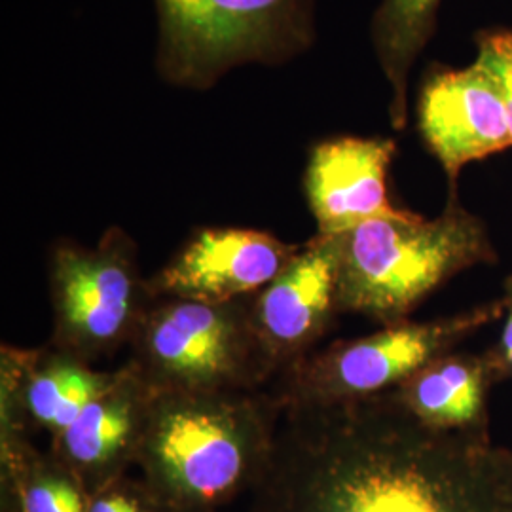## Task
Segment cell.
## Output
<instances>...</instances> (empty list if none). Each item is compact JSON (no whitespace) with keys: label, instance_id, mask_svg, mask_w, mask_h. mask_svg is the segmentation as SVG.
Instances as JSON below:
<instances>
[{"label":"cell","instance_id":"cell-1","mask_svg":"<svg viewBox=\"0 0 512 512\" xmlns=\"http://www.w3.org/2000/svg\"><path fill=\"white\" fill-rule=\"evenodd\" d=\"M497 450L425 427L389 393L291 404L249 512H501Z\"/></svg>","mask_w":512,"mask_h":512},{"label":"cell","instance_id":"cell-2","mask_svg":"<svg viewBox=\"0 0 512 512\" xmlns=\"http://www.w3.org/2000/svg\"><path fill=\"white\" fill-rule=\"evenodd\" d=\"M283 404L272 391H154L137 469L169 512H220L264 473Z\"/></svg>","mask_w":512,"mask_h":512},{"label":"cell","instance_id":"cell-3","mask_svg":"<svg viewBox=\"0 0 512 512\" xmlns=\"http://www.w3.org/2000/svg\"><path fill=\"white\" fill-rule=\"evenodd\" d=\"M334 239L338 310L382 327L408 321L421 302L461 272L497 262L484 220L467 211L458 194H450L435 219L403 209Z\"/></svg>","mask_w":512,"mask_h":512},{"label":"cell","instance_id":"cell-4","mask_svg":"<svg viewBox=\"0 0 512 512\" xmlns=\"http://www.w3.org/2000/svg\"><path fill=\"white\" fill-rule=\"evenodd\" d=\"M129 349V363L154 391H258L277 378L253 325L251 298H154Z\"/></svg>","mask_w":512,"mask_h":512},{"label":"cell","instance_id":"cell-5","mask_svg":"<svg viewBox=\"0 0 512 512\" xmlns=\"http://www.w3.org/2000/svg\"><path fill=\"white\" fill-rule=\"evenodd\" d=\"M505 296L456 315L403 321L353 340L336 342L275 378L283 406L361 401L393 391L420 368L454 351L478 330L501 321Z\"/></svg>","mask_w":512,"mask_h":512},{"label":"cell","instance_id":"cell-6","mask_svg":"<svg viewBox=\"0 0 512 512\" xmlns=\"http://www.w3.org/2000/svg\"><path fill=\"white\" fill-rule=\"evenodd\" d=\"M55 348L95 363L131 346L154 296L122 228H110L93 247L57 243L48 264Z\"/></svg>","mask_w":512,"mask_h":512},{"label":"cell","instance_id":"cell-7","mask_svg":"<svg viewBox=\"0 0 512 512\" xmlns=\"http://www.w3.org/2000/svg\"><path fill=\"white\" fill-rule=\"evenodd\" d=\"M160 67L179 84L205 86L232 67L304 44L308 0H156Z\"/></svg>","mask_w":512,"mask_h":512},{"label":"cell","instance_id":"cell-8","mask_svg":"<svg viewBox=\"0 0 512 512\" xmlns=\"http://www.w3.org/2000/svg\"><path fill=\"white\" fill-rule=\"evenodd\" d=\"M300 245L253 228H202L148 277L154 298L236 302L260 293Z\"/></svg>","mask_w":512,"mask_h":512},{"label":"cell","instance_id":"cell-9","mask_svg":"<svg viewBox=\"0 0 512 512\" xmlns=\"http://www.w3.org/2000/svg\"><path fill=\"white\" fill-rule=\"evenodd\" d=\"M418 129L444 169L452 194L465 165L512 147L503 93L476 61L465 69L429 73L418 99Z\"/></svg>","mask_w":512,"mask_h":512},{"label":"cell","instance_id":"cell-10","mask_svg":"<svg viewBox=\"0 0 512 512\" xmlns=\"http://www.w3.org/2000/svg\"><path fill=\"white\" fill-rule=\"evenodd\" d=\"M120 368L99 370L52 344L0 348V431L46 433L69 429L118 380Z\"/></svg>","mask_w":512,"mask_h":512},{"label":"cell","instance_id":"cell-11","mask_svg":"<svg viewBox=\"0 0 512 512\" xmlns=\"http://www.w3.org/2000/svg\"><path fill=\"white\" fill-rule=\"evenodd\" d=\"M336 313L338 247L329 236L300 245L291 264L251 296L253 325L277 376L311 355Z\"/></svg>","mask_w":512,"mask_h":512},{"label":"cell","instance_id":"cell-12","mask_svg":"<svg viewBox=\"0 0 512 512\" xmlns=\"http://www.w3.org/2000/svg\"><path fill=\"white\" fill-rule=\"evenodd\" d=\"M397 145L385 137H336L315 145L304 192L319 236L336 238L366 220L391 217L387 173Z\"/></svg>","mask_w":512,"mask_h":512},{"label":"cell","instance_id":"cell-13","mask_svg":"<svg viewBox=\"0 0 512 512\" xmlns=\"http://www.w3.org/2000/svg\"><path fill=\"white\" fill-rule=\"evenodd\" d=\"M152 397L154 389L128 361L120 366L114 385L50 440V452L73 471L88 494L129 475L137 465Z\"/></svg>","mask_w":512,"mask_h":512},{"label":"cell","instance_id":"cell-14","mask_svg":"<svg viewBox=\"0 0 512 512\" xmlns=\"http://www.w3.org/2000/svg\"><path fill=\"white\" fill-rule=\"evenodd\" d=\"M495 384L499 378L486 351H450L420 368L389 395L433 431L490 439L488 399Z\"/></svg>","mask_w":512,"mask_h":512},{"label":"cell","instance_id":"cell-15","mask_svg":"<svg viewBox=\"0 0 512 512\" xmlns=\"http://www.w3.org/2000/svg\"><path fill=\"white\" fill-rule=\"evenodd\" d=\"M2 512H88L90 494L54 454L29 435L0 431Z\"/></svg>","mask_w":512,"mask_h":512},{"label":"cell","instance_id":"cell-16","mask_svg":"<svg viewBox=\"0 0 512 512\" xmlns=\"http://www.w3.org/2000/svg\"><path fill=\"white\" fill-rule=\"evenodd\" d=\"M440 2L382 0L372 21L374 50L391 90L389 116L397 129L406 126L408 76L435 31Z\"/></svg>","mask_w":512,"mask_h":512},{"label":"cell","instance_id":"cell-17","mask_svg":"<svg viewBox=\"0 0 512 512\" xmlns=\"http://www.w3.org/2000/svg\"><path fill=\"white\" fill-rule=\"evenodd\" d=\"M88 512H169L141 476L126 475L90 495Z\"/></svg>","mask_w":512,"mask_h":512},{"label":"cell","instance_id":"cell-18","mask_svg":"<svg viewBox=\"0 0 512 512\" xmlns=\"http://www.w3.org/2000/svg\"><path fill=\"white\" fill-rule=\"evenodd\" d=\"M476 63L494 76L503 93L512 135V27L482 31L476 37Z\"/></svg>","mask_w":512,"mask_h":512},{"label":"cell","instance_id":"cell-19","mask_svg":"<svg viewBox=\"0 0 512 512\" xmlns=\"http://www.w3.org/2000/svg\"><path fill=\"white\" fill-rule=\"evenodd\" d=\"M503 296L507 300V311L501 319L503 325L499 330V338L492 348L486 349L488 357L492 359L499 382L512 380V275L505 279Z\"/></svg>","mask_w":512,"mask_h":512},{"label":"cell","instance_id":"cell-20","mask_svg":"<svg viewBox=\"0 0 512 512\" xmlns=\"http://www.w3.org/2000/svg\"><path fill=\"white\" fill-rule=\"evenodd\" d=\"M497 476H499V497L501 512H512V452L497 450Z\"/></svg>","mask_w":512,"mask_h":512}]
</instances>
